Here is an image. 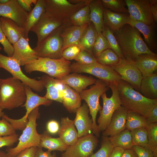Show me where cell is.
Segmentation results:
<instances>
[{
  "mask_svg": "<svg viewBox=\"0 0 157 157\" xmlns=\"http://www.w3.org/2000/svg\"><path fill=\"white\" fill-rule=\"evenodd\" d=\"M113 32L126 60L134 62L141 55L156 54L144 41L140 32L134 26L126 24L118 31Z\"/></svg>",
  "mask_w": 157,
  "mask_h": 157,
  "instance_id": "1",
  "label": "cell"
},
{
  "mask_svg": "<svg viewBox=\"0 0 157 157\" xmlns=\"http://www.w3.org/2000/svg\"><path fill=\"white\" fill-rule=\"evenodd\" d=\"M117 86L121 106L127 113H135L146 118L153 108L157 105V99L145 97L125 81L121 80Z\"/></svg>",
  "mask_w": 157,
  "mask_h": 157,
  "instance_id": "2",
  "label": "cell"
},
{
  "mask_svg": "<svg viewBox=\"0 0 157 157\" xmlns=\"http://www.w3.org/2000/svg\"><path fill=\"white\" fill-rule=\"evenodd\" d=\"M25 85L19 80L10 77L1 79L0 107L11 110L22 106L26 101Z\"/></svg>",
  "mask_w": 157,
  "mask_h": 157,
  "instance_id": "3",
  "label": "cell"
},
{
  "mask_svg": "<svg viewBox=\"0 0 157 157\" xmlns=\"http://www.w3.org/2000/svg\"><path fill=\"white\" fill-rule=\"evenodd\" d=\"M40 115L39 107L34 109L28 117V121L22 133L18 138V142L14 147H9L6 149L10 155L15 157L20 152L32 147H40V134L37 130V119Z\"/></svg>",
  "mask_w": 157,
  "mask_h": 157,
  "instance_id": "4",
  "label": "cell"
},
{
  "mask_svg": "<svg viewBox=\"0 0 157 157\" xmlns=\"http://www.w3.org/2000/svg\"><path fill=\"white\" fill-rule=\"evenodd\" d=\"M70 65V62L63 57L59 59L38 58L24 66V69L29 73L44 72L58 79L71 72Z\"/></svg>",
  "mask_w": 157,
  "mask_h": 157,
  "instance_id": "5",
  "label": "cell"
},
{
  "mask_svg": "<svg viewBox=\"0 0 157 157\" xmlns=\"http://www.w3.org/2000/svg\"><path fill=\"white\" fill-rule=\"evenodd\" d=\"M109 87L105 82L99 79L96 80L94 85L87 90H83L80 93L82 100H84L87 105L92 121V132L97 137H99L100 133L96 122L97 114L102 107L99 99L100 97L107 90Z\"/></svg>",
  "mask_w": 157,
  "mask_h": 157,
  "instance_id": "6",
  "label": "cell"
},
{
  "mask_svg": "<svg viewBox=\"0 0 157 157\" xmlns=\"http://www.w3.org/2000/svg\"><path fill=\"white\" fill-rule=\"evenodd\" d=\"M70 67L71 72L92 74L106 83L108 87L111 85L117 84L122 80L120 75L110 66L97 62L88 65L74 63L71 64Z\"/></svg>",
  "mask_w": 157,
  "mask_h": 157,
  "instance_id": "7",
  "label": "cell"
},
{
  "mask_svg": "<svg viewBox=\"0 0 157 157\" xmlns=\"http://www.w3.org/2000/svg\"><path fill=\"white\" fill-rule=\"evenodd\" d=\"M91 0H45V12L59 20L69 21L76 11L88 4Z\"/></svg>",
  "mask_w": 157,
  "mask_h": 157,
  "instance_id": "8",
  "label": "cell"
},
{
  "mask_svg": "<svg viewBox=\"0 0 157 157\" xmlns=\"http://www.w3.org/2000/svg\"><path fill=\"white\" fill-rule=\"evenodd\" d=\"M71 24L57 29L45 38L33 49L38 58L59 59L62 57L63 41L60 34L63 29Z\"/></svg>",
  "mask_w": 157,
  "mask_h": 157,
  "instance_id": "9",
  "label": "cell"
},
{
  "mask_svg": "<svg viewBox=\"0 0 157 157\" xmlns=\"http://www.w3.org/2000/svg\"><path fill=\"white\" fill-rule=\"evenodd\" d=\"M117 84L112 85L109 87L112 93L110 97H107L106 92L101 96L103 107L99 111L100 115L97 120L98 128L100 132L106 129L114 112L121 106Z\"/></svg>",
  "mask_w": 157,
  "mask_h": 157,
  "instance_id": "10",
  "label": "cell"
},
{
  "mask_svg": "<svg viewBox=\"0 0 157 157\" xmlns=\"http://www.w3.org/2000/svg\"><path fill=\"white\" fill-rule=\"evenodd\" d=\"M19 63L12 57L0 53V68L10 72L13 77L19 80L25 85L35 91L40 92L44 88L42 81L29 78L21 70Z\"/></svg>",
  "mask_w": 157,
  "mask_h": 157,
  "instance_id": "11",
  "label": "cell"
},
{
  "mask_svg": "<svg viewBox=\"0 0 157 157\" xmlns=\"http://www.w3.org/2000/svg\"><path fill=\"white\" fill-rule=\"evenodd\" d=\"M110 66L120 75L122 80L129 83L134 89L140 90L143 78L134 62L119 58L117 63Z\"/></svg>",
  "mask_w": 157,
  "mask_h": 157,
  "instance_id": "12",
  "label": "cell"
},
{
  "mask_svg": "<svg viewBox=\"0 0 157 157\" xmlns=\"http://www.w3.org/2000/svg\"><path fill=\"white\" fill-rule=\"evenodd\" d=\"M98 142L93 133L79 138L73 145L69 146L62 157H90Z\"/></svg>",
  "mask_w": 157,
  "mask_h": 157,
  "instance_id": "13",
  "label": "cell"
},
{
  "mask_svg": "<svg viewBox=\"0 0 157 157\" xmlns=\"http://www.w3.org/2000/svg\"><path fill=\"white\" fill-rule=\"evenodd\" d=\"M71 24L70 21H62L55 18L45 12L30 31L37 35V45L39 44L53 32L66 25Z\"/></svg>",
  "mask_w": 157,
  "mask_h": 157,
  "instance_id": "14",
  "label": "cell"
},
{
  "mask_svg": "<svg viewBox=\"0 0 157 157\" xmlns=\"http://www.w3.org/2000/svg\"><path fill=\"white\" fill-rule=\"evenodd\" d=\"M125 0L131 18L147 25H154L149 0Z\"/></svg>",
  "mask_w": 157,
  "mask_h": 157,
  "instance_id": "15",
  "label": "cell"
},
{
  "mask_svg": "<svg viewBox=\"0 0 157 157\" xmlns=\"http://www.w3.org/2000/svg\"><path fill=\"white\" fill-rule=\"evenodd\" d=\"M28 14L21 7L17 0H9L5 4H0V17L11 19L24 28Z\"/></svg>",
  "mask_w": 157,
  "mask_h": 157,
  "instance_id": "16",
  "label": "cell"
},
{
  "mask_svg": "<svg viewBox=\"0 0 157 157\" xmlns=\"http://www.w3.org/2000/svg\"><path fill=\"white\" fill-rule=\"evenodd\" d=\"M29 38L22 37L13 44V53L12 57L20 66H25L33 60L38 58L36 53L30 46Z\"/></svg>",
  "mask_w": 157,
  "mask_h": 157,
  "instance_id": "17",
  "label": "cell"
},
{
  "mask_svg": "<svg viewBox=\"0 0 157 157\" xmlns=\"http://www.w3.org/2000/svg\"><path fill=\"white\" fill-rule=\"evenodd\" d=\"M90 110L85 103L79 108L76 111L74 124L77 130L78 138L88 134L92 132V121L89 115Z\"/></svg>",
  "mask_w": 157,
  "mask_h": 157,
  "instance_id": "18",
  "label": "cell"
},
{
  "mask_svg": "<svg viewBox=\"0 0 157 157\" xmlns=\"http://www.w3.org/2000/svg\"><path fill=\"white\" fill-rule=\"evenodd\" d=\"M40 80L47 89L44 97L48 99L62 103L66 84L47 75L43 76Z\"/></svg>",
  "mask_w": 157,
  "mask_h": 157,
  "instance_id": "19",
  "label": "cell"
},
{
  "mask_svg": "<svg viewBox=\"0 0 157 157\" xmlns=\"http://www.w3.org/2000/svg\"><path fill=\"white\" fill-rule=\"evenodd\" d=\"M127 112L121 106L114 112L110 124L106 129L103 132V136H112L126 129V123Z\"/></svg>",
  "mask_w": 157,
  "mask_h": 157,
  "instance_id": "20",
  "label": "cell"
},
{
  "mask_svg": "<svg viewBox=\"0 0 157 157\" xmlns=\"http://www.w3.org/2000/svg\"><path fill=\"white\" fill-rule=\"evenodd\" d=\"M89 24L81 26L72 25L68 26L62 30L60 36L63 41L62 50L73 45H78L83 35Z\"/></svg>",
  "mask_w": 157,
  "mask_h": 157,
  "instance_id": "21",
  "label": "cell"
},
{
  "mask_svg": "<svg viewBox=\"0 0 157 157\" xmlns=\"http://www.w3.org/2000/svg\"><path fill=\"white\" fill-rule=\"evenodd\" d=\"M57 79L79 93L89 85L94 84L96 81V79L91 76H88L74 72L66 74Z\"/></svg>",
  "mask_w": 157,
  "mask_h": 157,
  "instance_id": "22",
  "label": "cell"
},
{
  "mask_svg": "<svg viewBox=\"0 0 157 157\" xmlns=\"http://www.w3.org/2000/svg\"><path fill=\"white\" fill-rule=\"evenodd\" d=\"M1 29L9 42L13 45L22 37H24V28L17 25L13 21L7 18L1 17Z\"/></svg>",
  "mask_w": 157,
  "mask_h": 157,
  "instance_id": "23",
  "label": "cell"
},
{
  "mask_svg": "<svg viewBox=\"0 0 157 157\" xmlns=\"http://www.w3.org/2000/svg\"><path fill=\"white\" fill-rule=\"evenodd\" d=\"M60 123L58 132L59 137L68 146L73 145L78 138L73 120L68 117H64L61 118Z\"/></svg>",
  "mask_w": 157,
  "mask_h": 157,
  "instance_id": "24",
  "label": "cell"
},
{
  "mask_svg": "<svg viewBox=\"0 0 157 157\" xmlns=\"http://www.w3.org/2000/svg\"><path fill=\"white\" fill-rule=\"evenodd\" d=\"M141 72L142 78L149 76L157 69V56L143 54L139 56L134 62Z\"/></svg>",
  "mask_w": 157,
  "mask_h": 157,
  "instance_id": "25",
  "label": "cell"
},
{
  "mask_svg": "<svg viewBox=\"0 0 157 157\" xmlns=\"http://www.w3.org/2000/svg\"><path fill=\"white\" fill-rule=\"evenodd\" d=\"M129 17L127 14L116 13L104 8V24L113 32L118 31L124 25L127 24Z\"/></svg>",
  "mask_w": 157,
  "mask_h": 157,
  "instance_id": "26",
  "label": "cell"
},
{
  "mask_svg": "<svg viewBox=\"0 0 157 157\" xmlns=\"http://www.w3.org/2000/svg\"><path fill=\"white\" fill-rule=\"evenodd\" d=\"M127 24L134 26L142 34L145 42L149 49L156 47V38L154 28V25H147L131 18L129 16Z\"/></svg>",
  "mask_w": 157,
  "mask_h": 157,
  "instance_id": "27",
  "label": "cell"
},
{
  "mask_svg": "<svg viewBox=\"0 0 157 157\" xmlns=\"http://www.w3.org/2000/svg\"><path fill=\"white\" fill-rule=\"evenodd\" d=\"M89 5L91 21L98 33L101 32L104 26V8L100 0H91Z\"/></svg>",
  "mask_w": 157,
  "mask_h": 157,
  "instance_id": "28",
  "label": "cell"
},
{
  "mask_svg": "<svg viewBox=\"0 0 157 157\" xmlns=\"http://www.w3.org/2000/svg\"><path fill=\"white\" fill-rule=\"evenodd\" d=\"M81 100L80 93L66 84L62 103L67 111L70 113H76L81 106Z\"/></svg>",
  "mask_w": 157,
  "mask_h": 157,
  "instance_id": "29",
  "label": "cell"
},
{
  "mask_svg": "<svg viewBox=\"0 0 157 157\" xmlns=\"http://www.w3.org/2000/svg\"><path fill=\"white\" fill-rule=\"evenodd\" d=\"M45 0H37L34 8L29 13L24 28V37L28 38V33L31 29L38 22L45 11Z\"/></svg>",
  "mask_w": 157,
  "mask_h": 157,
  "instance_id": "30",
  "label": "cell"
},
{
  "mask_svg": "<svg viewBox=\"0 0 157 157\" xmlns=\"http://www.w3.org/2000/svg\"><path fill=\"white\" fill-rule=\"evenodd\" d=\"M25 91L26 101L22 107H25L27 111L31 112L40 106H48L52 102V100L34 93L30 88L26 85H25Z\"/></svg>",
  "mask_w": 157,
  "mask_h": 157,
  "instance_id": "31",
  "label": "cell"
},
{
  "mask_svg": "<svg viewBox=\"0 0 157 157\" xmlns=\"http://www.w3.org/2000/svg\"><path fill=\"white\" fill-rule=\"evenodd\" d=\"M40 135V147L44 148L49 151H65L69 146L60 137L53 138L47 131Z\"/></svg>",
  "mask_w": 157,
  "mask_h": 157,
  "instance_id": "32",
  "label": "cell"
},
{
  "mask_svg": "<svg viewBox=\"0 0 157 157\" xmlns=\"http://www.w3.org/2000/svg\"><path fill=\"white\" fill-rule=\"evenodd\" d=\"M140 90L145 97L157 99V74L154 73L143 78L141 81Z\"/></svg>",
  "mask_w": 157,
  "mask_h": 157,
  "instance_id": "33",
  "label": "cell"
},
{
  "mask_svg": "<svg viewBox=\"0 0 157 157\" xmlns=\"http://www.w3.org/2000/svg\"><path fill=\"white\" fill-rule=\"evenodd\" d=\"M98 36V33L91 22L87 27L78 45L81 50L85 51L93 55V47Z\"/></svg>",
  "mask_w": 157,
  "mask_h": 157,
  "instance_id": "34",
  "label": "cell"
},
{
  "mask_svg": "<svg viewBox=\"0 0 157 157\" xmlns=\"http://www.w3.org/2000/svg\"><path fill=\"white\" fill-rule=\"evenodd\" d=\"M114 147H118L124 150L131 149L133 146L130 131L125 129L117 134L108 137Z\"/></svg>",
  "mask_w": 157,
  "mask_h": 157,
  "instance_id": "35",
  "label": "cell"
},
{
  "mask_svg": "<svg viewBox=\"0 0 157 157\" xmlns=\"http://www.w3.org/2000/svg\"><path fill=\"white\" fill-rule=\"evenodd\" d=\"M149 124L143 116L135 113H127L126 129L129 131L142 128H147Z\"/></svg>",
  "mask_w": 157,
  "mask_h": 157,
  "instance_id": "36",
  "label": "cell"
},
{
  "mask_svg": "<svg viewBox=\"0 0 157 157\" xmlns=\"http://www.w3.org/2000/svg\"><path fill=\"white\" fill-rule=\"evenodd\" d=\"M89 3L75 12L70 17L72 25L81 26L91 22Z\"/></svg>",
  "mask_w": 157,
  "mask_h": 157,
  "instance_id": "37",
  "label": "cell"
},
{
  "mask_svg": "<svg viewBox=\"0 0 157 157\" xmlns=\"http://www.w3.org/2000/svg\"><path fill=\"white\" fill-rule=\"evenodd\" d=\"M130 131L133 146L149 147L147 128H140L133 130Z\"/></svg>",
  "mask_w": 157,
  "mask_h": 157,
  "instance_id": "38",
  "label": "cell"
},
{
  "mask_svg": "<svg viewBox=\"0 0 157 157\" xmlns=\"http://www.w3.org/2000/svg\"><path fill=\"white\" fill-rule=\"evenodd\" d=\"M101 33L106 38L113 50L119 58H124L121 48L113 33L109 28L104 25Z\"/></svg>",
  "mask_w": 157,
  "mask_h": 157,
  "instance_id": "39",
  "label": "cell"
},
{
  "mask_svg": "<svg viewBox=\"0 0 157 157\" xmlns=\"http://www.w3.org/2000/svg\"><path fill=\"white\" fill-rule=\"evenodd\" d=\"M101 1L105 8L116 13H129L128 9L125 7L126 3L125 0H102Z\"/></svg>",
  "mask_w": 157,
  "mask_h": 157,
  "instance_id": "40",
  "label": "cell"
},
{
  "mask_svg": "<svg viewBox=\"0 0 157 157\" xmlns=\"http://www.w3.org/2000/svg\"><path fill=\"white\" fill-rule=\"evenodd\" d=\"M96 58L97 62L109 66L116 63L119 59L118 55L111 49H109L102 51Z\"/></svg>",
  "mask_w": 157,
  "mask_h": 157,
  "instance_id": "41",
  "label": "cell"
},
{
  "mask_svg": "<svg viewBox=\"0 0 157 157\" xmlns=\"http://www.w3.org/2000/svg\"><path fill=\"white\" fill-rule=\"evenodd\" d=\"M147 129L148 147L157 157V122L149 124Z\"/></svg>",
  "mask_w": 157,
  "mask_h": 157,
  "instance_id": "42",
  "label": "cell"
},
{
  "mask_svg": "<svg viewBox=\"0 0 157 157\" xmlns=\"http://www.w3.org/2000/svg\"><path fill=\"white\" fill-rule=\"evenodd\" d=\"M114 148L109 140L108 137L103 136L101 148L90 157H110Z\"/></svg>",
  "mask_w": 157,
  "mask_h": 157,
  "instance_id": "43",
  "label": "cell"
},
{
  "mask_svg": "<svg viewBox=\"0 0 157 157\" xmlns=\"http://www.w3.org/2000/svg\"><path fill=\"white\" fill-rule=\"evenodd\" d=\"M108 49H111V47L107 39L101 32L98 33L93 47V55L96 58L102 51Z\"/></svg>",
  "mask_w": 157,
  "mask_h": 157,
  "instance_id": "44",
  "label": "cell"
},
{
  "mask_svg": "<svg viewBox=\"0 0 157 157\" xmlns=\"http://www.w3.org/2000/svg\"><path fill=\"white\" fill-rule=\"evenodd\" d=\"M2 117L0 120V137L17 134L12 125L3 117Z\"/></svg>",
  "mask_w": 157,
  "mask_h": 157,
  "instance_id": "45",
  "label": "cell"
},
{
  "mask_svg": "<svg viewBox=\"0 0 157 157\" xmlns=\"http://www.w3.org/2000/svg\"><path fill=\"white\" fill-rule=\"evenodd\" d=\"M74 60L77 63L82 65H88L97 62L96 58L88 52L81 50Z\"/></svg>",
  "mask_w": 157,
  "mask_h": 157,
  "instance_id": "46",
  "label": "cell"
},
{
  "mask_svg": "<svg viewBox=\"0 0 157 157\" xmlns=\"http://www.w3.org/2000/svg\"><path fill=\"white\" fill-rule=\"evenodd\" d=\"M81 50V49L78 45L70 46L63 51L62 57L69 61L74 60Z\"/></svg>",
  "mask_w": 157,
  "mask_h": 157,
  "instance_id": "47",
  "label": "cell"
},
{
  "mask_svg": "<svg viewBox=\"0 0 157 157\" xmlns=\"http://www.w3.org/2000/svg\"><path fill=\"white\" fill-rule=\"evenodd\" d=\"M0 43L3 47V50L8 56L12 57L13 53L14 48L8 41L1 29L0 22Z\"/></svg>",
  "mask_w": 157,
  "mask_h": 157,
  "instance_id": "48",
  "label": "cell"
},
{
  "mask_svg": "<svg viewBox=\"0 0 157 157\" xmlns=\"http://www.w3.org/2000/svg\"><path fill=\"white\" fill-rule=\"evenodd\" d=\"M131 149L135 152L138 157H154L152 151L149 147L133 145Z\"/></svg>",
  "mask_w": 157,
  "mask_h": 157,
  "instance_id": "49",
  "label": "cell"
},
{
  "mask_svg": "<svg viewBox=\"0 0 157 157\" xmlns=\"http://www.w3.org/2000/svg\"><path fill=\"white\" fill-rule=\"evenodd\" d=\"M18 135L0 137V148L4 147H12L18 139Z\"/></svg>",
  "mask_w": 157,
  "mask_h": 157,
  "instance_id": "50",
  "label": "cell"
},
{
  "mask_svg": "<svg viewBox=\"0 0 157 157\" xmlns=\"http://www.w3.org/2000/svg\"><path fill=\"white\" fill-rule=\"evenodd\" d=\"M60 128L59 123L56 120H52L47 124V131L50 134H55L58 133Z\"/></svg>",
  "mask_w": 157,
  "mask_h": 157,
  "instance_id": "51",
  "label": "cell"
},
{
  "mask_svg": "<svg viewBox=\"0 0 157 157\" xmlns=\"http://www.w3.org/2000/svg\"><path fill=\"white\" fill-rule=\"evenodd\" d=\"M21 7L27 12L31 11L33 4H36L37 0H17Z\"/></svg>",
  "mask_w": 157,
  "mask_h": 157,
  "instance_id": "52",
  "label": "cell"
},
{
  "mask_svg": "<svg viewBox=\"0 0 157 157\" xmlns=\"http://www.w3.org/2000/svg\"><path fill=\"white\" fill-rule=\"evenodd\" d=\"M146 119L149 124L157 122V105H156L151 109Z\"/></svg>",
  "mask_w": 157,
  "mask_h": 157,
  "instance_id": "53",
  "label": "cell"
},
{
  "mask_svg": "<svg viewBox=\"0 0 157 157\" xmlns=\"http://www.w3.org/2000/svg\"><path fill=\"white\" fill-rule=\"evenodd\" d=\"M34 157H56L55 154H52L51 152L48 151H44L42 148L36 147Z\"/></svg>",
  "mask_w": 157,
  "mask_h": 157,
  "instance_id": "54",
  "label": "cell"
},
{
  "mask_svg": "<svg viewBox=\"0 0 157 157\" xmlns=\"http://www.w3.org/2000/svg\"><path fill=\"white\" fill-rule=\"evenodd\" d=\"M36 147H32L20 152L15 157H34Z\"/></svg>",
  "mask_w": 157,
  "mask_h": 157,
  "instance_id": "55",
  "label": "cell"
},
{
  "mask_svg": "<svg viewBox=\"0 0 157 157\" xmlns=\"http://www.w3.org/2000/svg\"><path fill=\"white\" fill-rule=\"evenodd\" d=\"M150 11L155 23L157 22V0H149Z\"/></svg>",
  "mask_w": 157,
  "mask_h": 157,
  "instance_id": "56",
  "label": "cell"
},
{
  "mask_svg": "<svg viewBox=\"0 0 157 157\" xmlns=\"http://www.w3.org/2000/svg\"><path fill=\"white\" fill-rule=\"evenodd\" d=\"M124 149L119 147L114 148L110 157H122Z\"/></svg>",
  "mask_w": 157,
  "mask_h": 157,
  "instance_id": "57",
  "label": "cell"
},
{
  "mask_svg": "<svg viewBox=\"0 0 157 157\" xmlns=\"http://www.w3.org/2000/svg\"><path fill=\"white\" fill-rule=\"evenodd\" d=\"M122 157H138L135 152L131 149L125 150Z\"/></svg>",
  "mask_w": 157,
  "mask_h": 157,
  "instance_id": "58",
  "label": "cell"
},
{
  "mask_svg": "<svg viewBox=\"0 0 157 157\" xmlns=\"http://www.w3.org/2000/svg\"><path fill=\"white\" fill-rule=\"evenodd\" d=\"M0 157H14L10 155L7 152L0 150Z\"/></svg>",
  "mask_w": 157,
  "mask_h": 157,
  "instance_id": "59",
  "label": "cell"
},
{
  "mask_svg": "<svg viewBox=\"0 0 157 157\" xmlns=\"http://www.w3.org/2000/svg\"><path fill=\"white\" fill-rule=\"evenodd\" d=\"M3 109L0 107V118L2 117L4 115V112L3 111Z\"/></svg>",
  "mask_w": 157,
  "mask_h": 157,
  "instance_id": "60",
  "label": "cell"
},
{
  "mask_svg": "<svg viewBox=\"0 0 157 157\" xmlns=\"http://www.w3.org/2000/svg\"><path fill=\"white\" fill-rule=\"evenodd\" d=\"M9 0H0V4H4L8 1Z\"/></svg>",
  "mask_w": 157,
  "mask_h": 157,
  "instance_id": "61",
  "label": "cell"
},
{
  "mask_svg": "<svg viewBox=\"0 0 157 157\" xmlns=\"http://www.w3.org/2000/svg\"><path fill=\"white\" fill-rule=\"evenodd\" d=\"M1 79L0 78V87H1Z\"/></svg>",
  "mask_w": 157,
  "mask_h": 157,
  "instance_id": "62",
  "label": "cell"
},
{
  "mask_svg": "<svg viewBox=\"0 0 157 157\" xmlns=\"http://www.w3.org/2000/svg\"><path fill=\"white\" fill-rule=\"evenodd\" d=\"M2 49V47H1V46H0V51Z\"/></svg>",
  "mask_w": 157,
  "mask_h": 157,
  "instance_id": "63",
  "label": "cell"
},
{
  "mask_svg": "<svg viewBox=\"0 0 157 157\" xmlns=\"http://www.w3.org/2000/svg\"></svg>",
  "mask_w": 157,
  "mask_h": 157,
  "instance_id": "64",
  "label": "cell"
}]
</instances>
